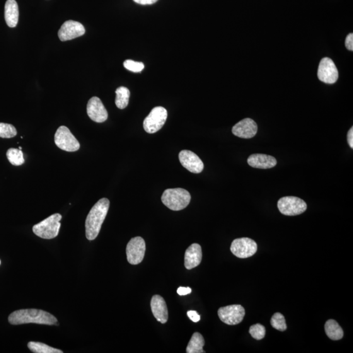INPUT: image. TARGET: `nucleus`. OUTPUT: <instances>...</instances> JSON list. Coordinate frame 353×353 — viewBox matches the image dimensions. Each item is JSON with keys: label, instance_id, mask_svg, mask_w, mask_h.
I'll return each instance as SVG.
<instances>
[{"label": "nucleus", "instance_id": "obj_10", "mask_svg": "<svg viewBox=\"0 0 353 353\" xmlns=\"http://www.w3.org/2000/svg\"><path fill=\"white\" fill-rule=\"evenodd\" d=\"M257 244L248 238L234 239L232 241L231 251L237 257L246 258L255 255L257 251Z\"/></svg>", "mask_w": 353, "mask_h": 353}, {"label": "nucleus", "instance_id": "obj_21", "mask_svg": "<svg viewBox=\"0 0 353 353\" xmlns=\"http://www.w3.org/2000/svg\"><path fill=\"white\" fill-rule=\"evenodd\" d=\"M205 345V340L201 333L195 332L192 335L187 345L186 352L187 353H204L203 349Z\"/></svg>", "mask_w": 353, "mask_h": 353}, {"label": "nucleus", "instance_id": "obj_29", "mask_svg": "<svg viewBox=\"0 0 353 353\" xmlns=\"http://www.w3.org/2000/svg\"><path fill=\"white\" fill-rule=\"evenodd\" d=\"M187 316L194 323L199 322L200 320V316L196 311H188L187 312Z\"/></svg>", "mask_w": 353, "mask_h": 353}, {"label": "nucleus", "instance_id": "obj_18", "mask_svg": "<svg viewBox=\"0 0 353 353\" xmlns=\"http://www.w3.org/2000/svg\"><path fill=\"white\" fill-rule=\"evenodd\" d=\"M249 165L258 169L274 168L277 164V160L274 156L263 154H251L248 159Z\"/></svg>", "mask_w": 353, "mask_h": 353}, {"label": "nucleus", "instance_id": "obj_34", "mask_svg": "<svg viewBox=\"0 0 353 353\" xmlns=\"http://www.w3.org/2000/svg\"><path fill=\"white\" fill-rule=\"evenodd\" d=\"M19 149L22 150V147H19Z\"/></svg>", "mask_w": 353, "mask_h": 353}, {"label": "nucleus", "instance_id": "obj_26", "mask_svg": "<svg viewBox=\"0 0 353 353\" xmlns=\"http://www.w3.org/2000/svg\"><path fill=\"white\" fill-rule=\"evenodd\" d=\"M17 132L15 127L10 124L0 123V137L2 138H12L16 136Z\"/></svg>", "mask_w": 353, "mask_h": 353}, {"label": "nucleus", "instance_id": "obj_13", "mask_svg": "<svg viewBox=\"0 0 353 353\" xmlns=\"http://www.w3.org/2000/svg\"><path fill=\"white\" fill-rule=\"evenodd\" d=\"M179 159L184 168L190 172L200 173L204 170V163L195 152L188 150H183L180 152Z\"/></svg>", "mask_w": 353, "mask_h": 353}, {"label": "nucleus", "instance_id": "obj_27", "mask_svg": "<svg viewBox=\"0 0 353 353\" xmlns=\"http://www.w3.org/2000/svg\"><path fill=\"white\" fill-rule=\"evenodd\" d=\"M250 333L255 340H260L265 337L266 328L260 324H256L251 326Z\"/></svg>", "mask_w": 353, "mask_h": 353}, {"label": "nucleus", "instance_id": "obj_4", "mask_svg": "<svg viewBox=\"0 0 353 353\" xmlns=\"http://www.w3.org/2000/svg\"><path fill=\"white\" fill-rule=\"evenodd\" d=\"M62 215L53 214L33 227V232L41 238L50 239L59 235Z\"/></svg>", "mask_w": 353, "mask_h": 353}, {"label": "nucleus", "instance_id": "obj_22", "mask_svg": "<svg viewBox=\"0 0 353 353\" xmlns=\"http://www.w3.org/2000/svg\"><path fill=\"white\" fill-rule=\"evenodd\" d=\"M115 104L117 107L123 110L127 107L129 103L130 92L127 87L120 86L115 92Z\"/></svg>", "mask_w": 353, "mask_h": 353}, {"label": "nucleus", "instance_id": "obj_24", "mask_svg": "<svg viewBox=\"0 0 353 353\" xmlns=\"http://www.w3.org/2000/svg\"><path fill=\"white\" fill-rule=\"evenodd\" d=\"M7 157L12 165L19 166L25 163L23 152L19 149H9L7 151Z\"/></svg>", "mask_w": 353, "mask_h": 353}, {"label": "nucleus", "instance_id": "obj_11", "mask_svg": "<svg viewBox=\"0 0 353 353\" xmlns=\"http://www.w3.org/2000/svg\"><path fill=\"white\" fill-rule=\"evenodd\" d=\"M318 78L320 81L327 84L335 83L339 74L334 62L329 58H324L319 64Z\"/></svg>", "mask_w": 353, "mask_h": 353}, {"label": "nucleus", "instance_id": "obj_30", "mask_svg": "<svg viewBox=\"0 0 353 353\" xmlns=\"http://www.w3.org/2000/svg\"><path fill=\"white\" fill-rule=\"evenodd\" d=\"M345 46L347 48L348 50H353V35L352 33H349V35L347 36L346 40H345Z\"/></svg>", "mask_w": 353, "mask_h": 353}, {"label": "nucleus", "instance_id": "obj_16", "mask_svg": "<svg viewBox=\"0 0 353 353\" xmlns=\"http://www.w3.org/2000/svg\"><path fill=\"white\" fill-rule=\"evenodd\" d=\"M152 314L158 322L165 324L168 319V311L166 303L163 297L154 295L151 301Z\"/></svg>", "mask_w": 353, "mask_h": 353}, {"label": "nucleus", "instance_id": "obj_8", "mask_svg": "<svg viewBox=\"0 0 353 353\" xmlns=\"http://www.w3.org/2000/svg\"><path fill=\"white\" fill-rule=\"evenodd\" d=\"M245 315V309L241 305H231L219 308L218 315L224 323L236 325L243 321Z\"/></svg>", "mask_w": 353, "mask_h": 353}, {"label": "nucleus", "instance_id": "obj_25", "mask_svg": "<svg viewBox=\"0 0 353 353\" xmlns=\"http://www.w3.org/2000/svg\"><path fill=\"white\" fill-rule=\"evenodd\" d=\"M271 325L273 328L277 330L282 331V332L286 330L287 328L285 316L280 313H275L272 316V319H271Z\"/></svg>", "mask_w": 353, "mask_h": 353}, {"label": "nucleus", "instance_id": "obj_32", "mask_svg": "<svg viewBox=\"0 0 353 353\" xmlns=\"http://www.w3.org/2000/svg\"><path fill=\"white\" fill-rule=\"evenodd\" d=\"M347 142L350 148L353 149V128L351 127L348 132Z\"/></svg>", "mask_w": 353, "mask_h": 353}, {"label": "nucleus", "instance_id": "obj_12", "mask_svg": "<svg viewBox=\"0 0 353 353\" xmlns=\"http://www.w3.org/2000/svg\"><path fill=\"white\" fill-rule=\"evenodd\" d=\"M85 33V29L81 23L74 21H67L63 24L60 28L59 38L62 42L72 40L81 37Z\"/></svg>", "mask_w": 353, "mask_h": 353}, {"label": "nucleus", "instance_id": "obj_19", "mask_svg": "<svg viewBox=\"0 0 353 353\" xmlns=\"http://www.w3.org/2000/svg\"><path fill=\"white\" fill-rule=\"evenodd\" d=\"M19 6L15 0H7L5 5V20L10 28L16 27L19 21Z\"/></svg>", "mask_w": 353, "mask_h": 353}, {"label": "nucleus", "instance_id": "obj_14", "mask_svg": "<svg viewBox=\"0 0 353 353\" xmlns=\"http://www.w3.org/2000/svg\"><path fill=\"white\" fill-rule=\"evenodd\" d=\"M87 114L92 120L98 123L105 122L108 118V113L100 98L93 97L87 104Z\"/></svg>", "mask_w": 353, "mask_h": 353}, {"label": "nucleus", "instance_id": "obj_31", "mask_svg": "<svg viewBox=\"0 0 353 353\" xmlns=\"http://www.w3.org/2000/svg\"><path fill=\"white\" fill-rule=\"evenodd\" d=\"M177 292H178V294L180 295V296H185V295L190 294L191 292H192V289H191L190 287H180L178 288Z\"/></svg>", "mask_w": 353, "mask_h": 353}, {"label": "nucleus", "instance_id": "obj_35", "mask_svg": "<svg viewBox=\"0 0 353 353\" xmlns=\"http://www.w3.org/2000/svg\"><path fill=\"white\" fill-rule=\"evenodd\" d=\"M0 263H1V261H0Z\"/></svg>", "mask_w": 353, "mask_h": 353}, {"label": "nucleus", "instance_id": "obj_3", "mask_svg": "<svg viewBox=\"0 0 353 353\" xmlns=\"http://www.w3.org/2000/svg\"><path fill=\"white\" fill-rule=\"evenodd\" d=\"M161 199L169 209L172 211H181L189 204L191 196L187 190L183 188H169L164 191Z\"/></svg>", "mask_w": 353, "mask_h": 353}, {"label": "nucleus", "instance_id": "obj_33", "mask_svg": "<svg viewBox=\"0 0 353 353\" xmlns=\"http://www.w3.org/2000/svg\"><path fill=\"white\" fill-rule=\"evenodd\" d=\"M133 1L140 5H151L156 3L158 0H133Z\"/></svg>", "mask_w": 353, "mask_h": 353}, {"label": "nucleus", "instance_id": "obj_15", "mask_svg": "<svg viewBox=\"0 0 353 353\" xmlns=\"http://www.w3.org/2000/svg\"><path fill=\"white\" fill-rule=\"evenodd\" d=\"M257 131V125L253 119L249 118L241 120L232 128L233 134L243 139L252 138L255 136Z\"/></svg>", "mask_w": 353, "mask_h": 353}, {"label": "nucleus", "instance_id": "obj_6", "mask_svg": "<svg viewBox=\"0 0 353 353\" xmlns=\"http://www.w3.org/2000/svg\"><path fill=\"white\" fill-rule=\"evenodd\" d=\"M277 207L283 215L287 216H296L306 211L307 204L303 200L298 197H286L280 198Z\"/></svg>", "mask_w": 353, "mask_h": 353}, {"label": "nucleus", "instance_id": "obj_17", "mask_svg": "<svg viewBox=\"0 0 353 353\" xmlns=\"http://www.w3.org/2000/svg\"><path fill=\"white\" fill-rule=\"evenodd\" d=\"M202 251L201 246L193 243L186 250L185 255V267L187 270H192L201 263Z\"/></svg>", "mask_w": 353, "mask_h": 353}, {"label": "nucleus", "instance_id": "obj_9", "mask_svg": "<svg viewBox=\"0 0 353 353\" xmlns=\"http://www.w3.org/2000/svg\"><path fill=\"white\" fill-rule=\"evenodd\" d=\"M146 245L142 237H135L130 239L127 246L128 262L132 265H137L144 260Z\"/></svg>", "mask_w": 353, "mask_h": 353}, {"label": "nucleus", "instance_id": "obj_23", "mask_svg": "<svg viewBox=\"0 0 353 353\" xmlns=\"http://www.w3.org/2000/svg\"><path fill=\"white\" fill-rule=\"evenodd\" d=\"M28 347L31 352L34 353H62L61 350L55 349L45 343L30 342L28 343Z\"/></svg>", "mask_w": 353, "mask_h": 353}, {"label": "nucleus", "instance_id": "obj_5", "mask_svg": "<svg viewBox=\"0 0 353 353\" xmlns=\"http://www.w3.org/2000/svg\"><path fill=\"white\" fill-rule=\"evenodd\" d=\"M168 117V111L163 107L152 109L147 117L145 118L144 128L149 134H154L163 127Z\"/></svg>", "mask_w": 353, "mask_h": 353}, {"label": "nucleus", "instance_id": "obj_28", "mask_svg": "<svg viewBox=\"0 0 353 353\" xmlns=\"http://www.w3.org/2000/svg\"><path fill=\"white\" fill-rule=\"evenodd\" d=\"M124 67L130 72L138 73V72H141L144 69L145 66L142 62H135L132 60H127L124 62Z\"/></svg>", "mask_w": 353, "mask_h": 353}, {"label": "nucleus", "instance_id": "obj_2", "mask_svg": "<svg viewBox=\"0 0 353 353\" xmlns=\"http://www.w3.org/2000/svg\"><path fill=\"white\" fill-rule=\"evenodd\" d=\"M9 323L13 325L35 323L39 325H53L57 323V319L47 311L40 309H21L14 311L8 318Z\"/></svg>", "mask_w": 353, "mask_h": 353}, {"label": "nucleus", "instance_id": "obj_1", "mask_svg": "<svg viewBox=\"0 0 353 353\" xmlns=\"http://www.w3.org/2000/svg\"><path fill=\"white\" fill-rule=\"evenodd\" d=\"M110 205V200L104 198L92 207L85 222L86 237L89 240L93 241L97 238L107 216Z\"/></svg>", "mask_w": 353, "mask_h": 353}, {"label": "nucleus", "instance_id": "obj_20", "mask_svg": "<svg viewBox=\"0 0 353 353\" xmlns=\"http://www.w3.org/2000/svg\"><path fill=\"white\" fill-rule=\"evenodd\" d=\"M325 332L328 337L332 340H340L343 337V330L335 320L329 319L325 326Z\"/></svg>", "mask_w": 353, "mask_h": 353}, {"label": "nucleus", "instance_id": "obj_7", "mask_svg": "<svg viewBox=\"0 0 353 353\" xmlns=\"http://www.w3.org/2000/svg\"><path fill=\"white\" fill-rule=\"evenodd\" d=\"M55 142L59 148L67 152H76L80 148L78 140L65 126L58 128L55 135Z\"/></svg>", "mask_w": 353, "mask_h": 353}]
</instances>
